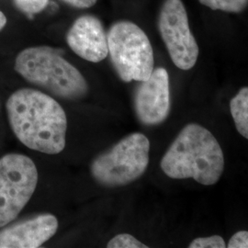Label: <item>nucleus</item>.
<instances>
[{
	"instance_id": "1",
	"label": "nucleus",
	"mask_w": 248,
	"mask_h": 248,
	"mask_svg": "<svg viewBox=\"0 0 248 248\" xmlns=\"http://www.w3.org/2000/svg\"><path fill=\"white\" fill-rule=\"evenodd\" d=\"M6 108L12 132L26 147L47 155L64 149L67 118L51 96L36 89H18L9 96Z\"/></svg>"
},
{
	"instance_id": "2",
	"label": "nucleus",
	"mask_w": 248,
	"mask_h": 248,
	"mask_svg": "<svg viewBox=\"0 0 248 248\" xmlns=\"http://www.w3.org/2000/svg\"><path fill=\"white\" fill-rule=\"evenodd\" d=\"M160 166L170 178H193L202 185L211 186L222 177L224 156L213 133L200 124H189L178 133Z\"/></svg>"
},
{
	"instance_id": "3",
	"label": "nucleus",
	"mask_w": 248,
	"mask_h": 248,
	"mask_svg": "<svg viewBox=\"0 0 248 248\" xmlns=\"http://www.w3.org/2000/svg\"><path fill=\"white\" fill-rule=\"evenodd\" d=\"M62 54L61 50L49 46L30 47L18 53L14 68L29 83L55 97L68 100L85 98L88 82Z\"/></svg>"
},
{
	"instance_id": "4",
	"label": "nucleus",
	"mask_w": 248,
	"mask_h": 248,
	"mask_svg": "<svg viewBox=\"0 0 248 248\" xmlns=\"http://www.w3.org/2000/svg\"><path fill=\"white\" fill-rule=\"evenodd\" d=\"M110 61L124 82H142L155 69L154 51L142 29L129 20L117 21L107 34Z\"/></svg>"
},
{
	"instance_id": "5",
	"label": "nucleus",
	"mask_w": 248,
	"mask_h": 248,
	"mask_svg": "<svg viewBox=\"0 0 248 248\" xmlns=\"http://www.w3.org/2000/svg\"><path fill=\"white\" fill-rule=\"evenodd\" d=\"M149 153L148 138L141 133H132L93 160L91 174L102 186H126L144 174L149 165Z\"/></svg>"
},
{
	"instance_id": "6",
	"label": "nucleus",
	"mask_w": 248,
	"mask_h": 248,
	"mask_svg": "<svg viewBox=\"0 0 248 248\" xmlns=\"http://www.w3.org/2000/svg\"><path fill=\"white\" fill-rule=\"evenodd\" d=\"M38 179L34 162L25 155L13 153L0 158V228L13 222L25 208Z\"/></svg>"
},
{
	"instance_id": "7",
	"label": "nucleus",
	"mask_w": 248,
	"mask_h": 248,
	"mask_svg": "<svg viewBox=\"0 0 248 248\" xmlns=\"http://www.w3.org/2000/svg\"><path fill=\"white\" fill-rule=\"evenodd\" d=\"M158 30L169 56L177 68L190 70L198 61L200 49L192 34L182 0H165L158 16Z\"/></svg>"
},
{
	"instance_id": "8",
	"label": "nucleus",
	"mask_w": 248,
	"mask_h": 248,
	"mask_svg": "<svg viewBox=\"0 0 248 248\" xmlns=\"http://www.w3.org/2000/svg\"><path fill=\"white\" fill-rule=\"evenodd\" d=\"M170 86L168 71L154 69L149 78L142 81L134 94V109L138 120L146 126L164 123L170 112Z\"/></svg>"
},
{
	"instance_id": "9",
	"label": "nucleus",
	"mask_w": 248,
	"mask_h": 248,
	"mask_svg": "<svg viewBox=\"0 0 248 248\" xmlns=\"http://www.w3.org/2000/svg\"><path fill=\"white\" fill-rule=\"evenodd\" d=\"M66 43L74 53L89 62H101L108 55L105 29L92 15L76 19L67 31Z\"/></svg>"
},
{
	"instance_id": "10",
	"label": "nucleus",
	"mask_w": 248,
	"mask_h": 248,
	"mask_svg": "<svg viewBox=\"0 0 248 248\" xmlns=\"http://www.w3.org/2000/svg\"><path fill=\"white\" fill-rule=\"evenodd\" d=\"M53 214H41L0 231V248H41L58 230Z\"/></svg>"
},
{
	"instance_id": "11",
	"label": "nucleus",
	"mask_w": 248,
	"mask_h": 248,
	"mask_svg": "<svg viewBox=\"0 0 248 248\" xmlns=\"http://www.w3.org/2000/svg\"><path fill=\"white\" fill-rule=\"evenodd\" d=\"M231 114L238 133L248 138V89L243 88L232 98L230 102Z\"/></svg>"
},
{
	"instance_id": "12",
	"label": "nucleus",
	"mask_w": 248,
	"mask_h": 248,
	"mask_svg": "<svg viewBox=\"0 0 248 248\" xmlns=\"http://www.w3.org/2000/svg\"><path fill=\"white\" fill-rule=\"evenodd\" d=\"M201 4L213 10L241 13L247 9L248 0H199Z\"/></svg>"
},
{
	"instance_id": "13",
	"label": "nucleus",
	"mask_w": 248,
	"mask_h": 248,
	"mask_svg": "<svg viewBox=\"0 0 248 248\" xmlns=\"http://www.w3.org/2000/svg\"><path fill=\"white\" fill-rule=\"evenodd\" d=\"M108 248H147L140 241L128 233H121L114 236L108 243Z\"/></svg>"
},
{
	"instance_id": "14",
	"label": "nucleus",
	"mask_w": 248,
	"mask_h": 248,
	"mask_svg": "<svg viewBox=\"0 0 248 248\" xmlns=\"http://www.w3.org/2000/svg\"><path fill=\"white\" fill-rule=\"evenodd\" d=\"M17 7L28 15L41 12L47 7L49 0H14Z\"/></svg>"
},
{
	"instance_id": "15",
	"label": "nucleus",
	"mask_w": 248,
	"mask_h": 248,
	"mask_svg": "<svg viewBox=\"0 0 248 248\" xmlns=\"http://www.w3.org/2000/svg\"><path fill=\"white\" fill-rule=\"evenodd\" d=\"M226 244L220 235L210 237H199L193 240L188 248H225Z\"/></svg>"
},
{
	"instance_id": "16",
	"label": "nucleus",
	"mask_w": 248,
	"mask_h": 248,
	"mask_svg": "<svg viewBox=\"0 0 248 248\" xmlns=\"http://www.w3.org/2000/svg\"><path fill=\"white\" fill-rule=\"evenodd\" d=\"M228 248H248V232L247 231H240L234 233L231 238L228 245Z\"/></svg>"
},
{
	"instance_id": "17",
	"label": "nucleus",
	"mask_w": 248,
	"mask_h": 248,
	"mask_svg": "<svg viewBox=\"0 0 248 248\" xmlns=\"http://www.w3.org/2000/svg\"><path fill=\"white\" fill-rule=\"evenodd\" d=\"M62 1L77 9H89L93 7L98 0H62Z\"/></svg>"
},
{
	"instance_id": "18",
	"label": "nucleus",
	"mask_w": 248,
	"mask_h": 248,
	"mask_svg": "<svg viewBox=\"0 0 248 248\" xmlns=\"http://www.w3.org/2000/svg\"><path fill=\"white\" fill-rule=\"evenodd\" d=\"M7 24V18L6 16L4 15V13L2 11H0V31L6 26Z\"/></svg>"
}]
</instances>
